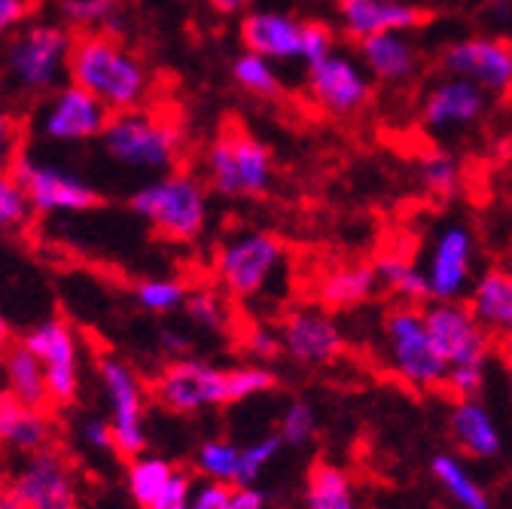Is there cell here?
<instances>
[{"instance_id":"obj_1","label":"cell","mask_w":512,"mask_h":509,"mask_svg":"<svg viewBox=\"0 0 512 509\" xmlns=\"http://www.w3.org/2000/svg\"><path fill=\"white\" fill-rule=\"evenodd\" d=\"M68 80L95 95L110 113L144 107L153 89V74L144 58L113 34L74 37Z\"/></svg>"},{"instance_id":"obj_2","label":"cell","mask_w":512,"mask_h":509,"mask_svg":"<svg viewBox=\"0 0 512 509\" xmlns=\"http://www.w3.org/2000/svg\"><path fill=\"white\" fill-rule=\"evenodd\" d=\"M424 321H427L436 351L445 360V388L442 391L452 400L479 397L488 381V366H491L497 345L473 317L470 305L464 299L427 302Z\"/></svg>"},{"instance_id":"obj_3","label":"cell","mask_w":512,"mask_h":509,"mask_svg":"<svg viewBox=\"0 0 512 509\" xmlns=\"http://www.w3.org/2000/svg\"><path fill=\"white\" fill-rule=\"evenodd\" d=\"M74 37L61 22H31L10 34L0 71L13 98H46L68 77Z\"/></svg>"},{"instance_id":"obj_4","label":"cell","mask_w":512,"mask_h":509,"mask_svg":"<svg viewBox=\"0 0 512 509\" xmlns=\"http://www.w3.org/2000/svg\"><path fill=\"white\" fill-rule=\"evenodd\" d=\"M101 150L128 171L159 177L177 171L186 153V138L171 116L135 107L110 113L101 132Z\"/></svg>"},{"instance_id":"obj_5","label":"cell","mask_w":512,"mask_h":509,"mask_svg":"<svg viewBox=\"0 0 512 509\" xmlns=\"http://www.w3.org/2000/svg\"><path fill=\"white\" fill-rule=\"evenodd\" d=\"M132 211L147 220L168 241H196L205 235L211 220L208 183L186 171H168L150 177L132 193Z\"/></svg>"},{"instance_id":"obj_6","label":"cell","mask_w":512,"mask_h":509,"mask_svg":"<svg viewBox=\"0 0 512 509\" xmlns=\"http://www.w3.org/2000/svg\"><path fill=\"white\" fill-rule=\"evenodd\" d=\"M381 357L397 381L418 394L445 388V360L433 345L424 305L397 302L381 317Z\"/></svg>"},{"instance_id":"obj_7","label":"cell","mask_w":512,"mask_h":509,"mask_svg":"<svg viewBox=\"0 0 512 509\" xmlns=\"http://www.w3.org/2000/svg\"><path fill=\"white\" fill-rule=\"evenodd\" d=\"M202 180L223 199H263L275 183V156L256 135L226 129L202 153Z\"/></svg>"},{"instance_id":"obj_8","label":"cell","mask_w":512,"mask_h":509,"mask_svg":"<svg viewBox=\"0 0 512 509\" xmlns=\"http://www.w3.org/2000/svg\"><path fill=\"white\" fill-rule=\"evenodd\" d=\"M287 266V244L266 229H238L214 250V278L229 299L263 296Z\"/></svg>"},{"instance_id":"obj_9","label":"cell","mask_w":512,"mask_h":509,"mask_svg":"<svg viewBox=\"0 0 512 509\" xmlns=\"http://www.w3.org/2000/svg\"><path fill=\"white\" fill-rule=\"evenodd\" d=\"M424 278L430 302L467 299L479 275V238L473 226L461 217H448L436 223L424 250Z\"/></svg>"},{"instance_id":"obj_10","label":"cell","mask_w":512,"mask_h":509,"mask_svg":"<svg viewBox=\"0 0 512 509\" xmlns=\"http://www.w3.org/2000/svg\"><path fill=\"white\" fill-rule=\"evenodd\" d=\"M98 385L104 391L116 455L135 458L147 452V388L135 366L104 354L98 360Z\"/></svg>"},{"instance_id":"obj_11","label":"cell","mask_w":512,"mask_h":509,"mask_svg":"<svg viewBox=\"0 0 512 509\" xmlns=\"http://www.w3.org/2000/svg\"><path fill=\"white\" fill-rule=\"evenodd\" d=\"M491 101L494 98L470 80L439 74L436 80H430L418 101L421 129L439 141H458L479 129L491 110Z\"/></svg>"},{"instance_id":"obj_12","label":"cell","mask_w":512,"mask_h":509,"mask_svg":"<svg viewBox=\"0 0 512 509\" xmlns=\"http://www.w3.org/2000/svg\"><path fill=\"white\" fill-rule=\"evenodd\" d=\"M153 397L171 415L229 406V369L199 357L168 360L153 381Z\"/></svg>"},{"instance_id":"obj_13","label":"cell","mask_w":512,"mask_h":509,"mask_svg":"<svg viewBox=\"0 0 512 509\" xmlns=\"http://www.w3.org/2000/svg\"><path fill=\"white\" fill-rule=\"evenodd\" d=\"M439 68L470 80L491 98H512V40L503 34H467L445 43Z\"/></svg>"},{"instance_id":"obj_14","label":"cell","mask_w":512,"mask_h":509,"mask_svg":"<svg viewBox=\"0 0 512 509\" xmlns=\"http://www.w3.org/2000/svg\"><path fill=\"white\" fill-rule=\"evenodd\" d=\"M34 214H83L98 205V189L74 168L22 153L13 162Z\"/></svg>"},{"instance_id":"obj_15","label":"cell","mask_w":512,"mask_h":509,"mask_svg":"<svg viewBox=\"0 0 512 509\" xmlns=\"http://www.w3.org/2000/svg\"><path fill=\"white\" fill-rule=\"evenodd\" d=\"M372 77L363 61L333 49L327 58L305 68V92L314 107L330 116H357L372 101Z\"/></svg>"},{"instance_id":"obj_16","label":"cell","mask_w":512,"mask_h":509,"mask_svg":"<svg viewBox=\"0 0 512 509\" xmlns=\"http://www.w3.org/2000/svg\"><path fill=\"white\" fill-rule=\"evenodd\" d=\"M22 342L40 357L46 369L49 403L71 406L80 397V385H83V351L74 327L68 321H61V317H46V321L34 324L25 333Z\"/></svg>"},{"instance_id":"obj_17","label":"cell","mask_w":512,"mask_h":509,"mask_svg":"<svg viewBox=\"0 0 512 509\" xmlns=\"http://www.w3.org/2000/svg\"><path fill=\"white\" fill-rule=\"evenodd\" d=\"M107 119L110 110L95 95L68 80L43 98L37 110V132L52 144H83L101 138Z\"/></svg>"},{"instance_id":"obj_18","label":"cell","mask_w":512,"mask_h":509,"mask_svg":"<svg viewBox=\"0 0 512 509\" xmlns=\"http://www.w3.org/2000/svg\"><path fill=\"white\" fill-rule=\"evenodd\" d=\"M278 333L284 354L299 366H330L348 348L342 327L333 321L327 308L302 305L287 311L284 321L278 324Z\"/></svg>"},{"instance_id":"obj_19","label":"cell","mask_w":512,"mask_h":509,"mask_svg":"<svg viewBox=\"0 0 512 509\" xmlns=\"http://www.w3.org/2000/svg\"><path fill=\"white\" fill-rule=\"evenodd\" d=\"M10 488L25 509H80V488L71 464L52 449L25 455Z\"/></svg>"},{"instance_id":"obj_20","label":"cell","mask_w":512,"mask_h":509,"mask_svg":"<svg viewBox=\"0 0 512 509\" xmlns=\"http://www.w3.org/2000/svg\"><path fill=\"white\" fill-rule=\"evenodd\" d=\"M464 302L497 348L512 345V269L506 263L479 269Z\"/></svg>"},{"instance_id":"obj_21","label":"cell","mask_w":512,"mask_h":509,"mask_svg":"<svg viewBox=\"0 0 512 509\" xmlns=\"http://www.w3.org/2000/svg\"><path fill=\"white\" fill-rule=\"evenodd\" d=\"M336 19L348 40L360 43L388 31H412L424 22V10L409 0H336Z\"/></svg>"},{"instance_id":"obj_22","label":"cell","mask_w":512,"mask_h":509,"mask_svg":"<svg viewBox=\"0 0 512 509\" xmlns=\"http://www.w3.org/2000/svg\"><path fill=\"white\" fill-rule=\"evenodd\" d=\"M448 436H452L458 455L467 461H494L503 455V430L494 412L479 397L452 400L448 409Z\"/></svg>"},{"instance_id":"obj_23","label":"cell","mask_w":512,"mask_h":509,"mask_svg":"<svg viewBox=\"0 0 512 509\" xmlns=\"http://www.w3.org/2000/svg\"><path fill=\"white\" fill-rule=\"evenodd\" d=\"M360 61L375 83L406 86L421 71V49L412 40V31H388L357 43Z\"/></svg>"},{"instance_id":"obj_24","label":"cell","mask_w":512,"mask_h":509,"mask_svg":"<svg viewBox=\"0 0 512 509\" xmlns=\"http://www.w3.org/2000/svg\"><path fill=\"white\" fill-rule=\"evenodd\" d=\"M302 19L281 10H253L241 19V43L247 52L278 61H299L302 46Z\"/></svg>"},{"instance_id":"obj_25","label":"cell","mask_w":512,"mask_h":509,"mask_svg":"<svg viewBox=\"0 0 512 509\" xmlns=\"http://www.w3.org/2000/svg\"><path fill=\"white\" fill-rule=\"evenodd\" d=\"M52 433L55 424L46 409L22 403L10 391L0 394V449L13 455H34L49 449Z\"/></svg>"},{"instance_id":"obj_26","label":"cell","mask_w":512,"mask_h":509,"mask_svg":"<svg viewBox=\"0 0 512 509\" xmlns=\"http://www.w3.org/2000/svg\"><path fill=\"white\" fill-rule=\"evenodd\" d=\"M378 278L369 263H345L320 275L317 299L327 311H348L366 305L378 293Z\"/></svg>"},{"instance_id":"obj_27","label":"cell","mask_w":512,"mask_h":509,"mask_svg":"<svg viewBox=\"0 0 512 509\" xmlns=\"http://www.w3.org/2000/svg\"><path fill=\"white\" fill-rule=\"evenodd\" d=\"M430 476L439 491L452 500L458 509H491V494L482 479L473 473L464 455L458 452H439L430 458Z\"/></svg>"},{"instance_id":"obj_28","label":"cell","mask_w":512,"mask_h":509,"mask_svg":"<svg viewBox=\"0 0 512 509\" xmlns=\"http://www.w3.org/2000/svg\"><path fill=\"white\" fill-rule=\"evenodd\" d=\"M0 366H4L7 391L37 409L49 406V385H46V369L40 357L25 342H10V348L0 354Z\"/></svg>"},{"instance_id":"obj_29","label":"cell","mask_w":512,"mask_h":509,"mask_svg":"<svg viewBox=\"0 0 512 509\" xmlns=\"http://www.w3.org/2000/svg\"><path fill=\"white\" fill-rule=\"evenodd\" d=\"M302 506L305 509H360L351 473L330 461L311 464L305 476V488H302Z\"/></svg>"},{"instance_id":"obj_30","label":"cell","mask_w":512,"mask_h":509,"mask_svg":"<svg viewBox=\"0 0 512 509\" xmlns=\"http://www.w3.org/2000/svg\"><path fill=\"white\" fill-rule=\"evenodd\" d=\"M378 287L388 290L391 296H397L406 305H424L430 302V290H427V278L418 260L406 257L400 250L381 253V257L372 263Z\"/></svg>"},{"instance_id":"obj_31","label":"cell","mask_w":512,"mask_h":509,"mask_svg":"<svg viewBox=\"0 0 512 509\" xmlns=\"http://www.w3.org/2000/svg\"><path fill=\"white\" fill-rule=\"evenodd\" d=\"M415 180L430 199H452L464 183V165L452 150L433 147L418 156Z\"/></svg>"},{"instance_id":"obj_32","label":"cell","mask_w":512,"mask_h":509,"mask_svg":"<svg viewBox=\"0 0 512 509\" xmlns=\"http://www.w3.org/2000/svg\"><path fill=\"white\" fill-rule=\"evenodd\" d=\"M174 464L162 455H150V452H141L135 458H128V467H125V488L132 494V500L144 509L162 488L165 482L174 476Z\"/></svg>"},{"instance_id":"obj_33","label":"cell","mask_w":512,"mask_h":509,"mask_svg":"<svg viewBox=\"0 0 512 509\" xmlns=\"http://www.w3.org/2000/svg\"><path fill=\"white\" fill-rule=\"evenodd\" d=\"M238 461H241V445L214 436V439H205L196 449V455H192V470H196L199 479H208V482L238 485Z\"/></svg>"},{"instance_id":"obj_34","label":"cell","mask_w":512,"mask_h":509,"mask_svg":"<svg viewBox=\"0 0 512 509\" xmlns=\"http://www.w3.org/2000/svg\"><path fill=\"white\" fill-rule=\"evenodd\" d=\"M64 28L83 34H107L119 22V0H58Z\"/></svg>"},{"instance_id":"obj_35","label":"cell","mask_w":512,"mask_h":509,"mask_svg":"<svg viewBox=\"0 0 512 509\" xmlns=\"http://www.w3.org/2000/svg\"><path fill=\"white\" fill-rule=\"evenodd\" d=\"M183 311L189 317V324L202 330V333H226L229 324H232V311H229V302H226V293L220 290H211V287H196L189 290L186 302H183Z\"/></svg>"},{"instance_id":"obj_36","label":"cell","mask_w":512,"mask_h":509,"mask_svg":"<svg viewBox=\"0 0 512 509\" xmlns=\"http://www.w3.org/2000/svg\"><path fill=\"white\" fill-rule=\"evenodd\" d=\"M232 80L256 98H275L281 92V74L275 61L247 49L232 61Z\"/></svg>"},{"instance_id":"obj_37","label":"cell","mask_w":512,"mask_h":509,"mask_svg":"<svg viewBox=\"0 0 512 509\" xmlns=\"http://www.w3.org/2000/svg\"><path fill=\"white\" fill-rule=\"evenodd\" d=\"M287 449L284 439L275 433H263V436H256L250 442L241 445V461H238V485H256L260 482V476L281 458V452Z\"/></svg>"},{"instance_id":"obj_38","label":"cell","mask_w":512,"mask_h":509,"mask_svg":"<svg viewBox=\"0 0 512 509\" xmlns=\"http://www.w3.org/2000/svg\"><path fill=\"white\" fill-rule=\"evenodd\" d=\"M34 208L13 168H0V232H19L31 223Z\"/></svg>"},{"instance_id":"obj_39","label":"cell","mask_w":512,"mask_h":509,"mask_svg":"<svg viewBox=\"0 0 512 509\" xmlns=\"http://www.w3.org/2000/svg\"><path fill=\"white\" fill-rule=\"evenodd\" d=\"M132 296L147 314H174L183 308L189 287L180 278H144L135 284Z\"/></svg>"},{"instance_id":"obj_40","label":"cell","mask_w":512,"mask_h":509,"mask_svg":"<svg viewBox=\"0 0 512 509\" xmlns=\"http://www.w3.org/2000/svg\"><path fill=\"white\" fill-rule=\"evenodd\" d=\"M275 385H278V375L266 363L232 366L229 369V406L266 397L269 391H275Z\"/></svg>"},{"instance_id":"obj_41","label":"cell","mask_w":512,"mask_h":509,"mask_svg":"<svg viewBox=\"0 0 512 509\" xmlns=\"http://www.w3.org/2000/svg\"><path fill=\"white\" fill-rule=\"evenodd\" d=\"M317 433V412L308 400H290L281 409L278 418V436L284 439L287 449H305L314 442Z\"/></svg>"},{"instance_id":"obj_42","label":"cell","mask_w":512,"mask_h":509,"mask_svg":"<svg viewBox=\"0 0 512 509\" xmlns=\"http://www.w3.org/2000/svg\"><path fill=\"white\" fill-rule=\"evenodd\" d=\"M241 345L253 363H269L284 354L281 333H278V327H269V324H250L241 336Z\"/></svg>"},{"instance_id":"obj_43","label":"cell","mask_w":512,"mask_h":509,"mask_svg":"<svg viewBox=\"0 0 512 509\" xmlns=\"http://www.w3.org/2000/svg\"><path fill=\"white\" fill-rule=\"evenodd\" d=\"M336 49V34L327 22H305L302 25V46H299V61L308 68L314 61L327 58Z\"/></svg>"},{"instance_id":"obj_44","label":"cell","mask_w":512,"mask_h":509,"mask_svg":"<svg viewBox=\"0 0 512 509\" xmlns=\"http://www.w3.org/2000/svg\"><path fill=\"white\" fill-rule=\"evenodd\" d=\"M192 491H196V479L189 470H174V476L165 482V488L144 506V509H189Z\"/></svg>"},{"instance_id":"obj_45","label":"cell","mask_w":512,"mask_h":509,"mask_svg":"<svg viewBox=\"0 0 512 509\" xmlns=\"http://www.w3.org/2000/svg\"><path fill=\"white\" fill-rule=\"evenodd\" d=\"M22 156V129L19 119L10 110L7 98L0 95V168H13V162Z\"/></svg>"},{"instance_id":"obj_46","label":"cell","mask_w":512,"mask_h":509,"mask_svg":"<svg viewBox=\"0 0 512 509\" xmlns=\"http://www.w3.org/2000/svg\"><path fill=\"white\" fill-rule=\"evenodd\" d=\"M77 436L86 445L89 452H116V442H113V427L107 418L101 415H86L77 424Z\"/></svg>"},{"instance_id":"obj_47","label":"cell","mask_w":512,"mask_h":509,"mask_svg":"<svg viewBox=\"0 0 512 509\" xmlns=\"http://www.w3.org/2000/svg\"><path fill=\"white\" fill-rule=\"evenodd\" d=\"M235 500V485L226 482H196V491H192V506L189 509H232Z\"/></svg>"},{"instance_id":"obj_48","label":"cell","mask_w":512,"mask_h":509,"mask_svg":"<svg viewBox=\"0 0 512 509\" xmlns=\"http://www.w3.org/2000/svg\"><path fill=\"white\" fill-rule=\"evenodd\" d=\"M31 16V0H0V37L16 34Z\"/></svg>"},{"instance_id":"obj_49","label":"cell","mask_w":512,"mask_h":509,"mask_svg":"<svg viewBox=\"0 0 512 509\" xmlns=\"http://www.w3.org/2000/svg\"><path fill=\"white\" fill-rule=\"evenodd\" d=\"M159 348L171 357V360H180V357H192V336L180 327H165L159 333Z\"/></svg>"},{"instance_id":"obj_50","label":"cell","mask_w":512,"mask_h":509,"mask_svg":"<svg viewBox=\"0 0 512 509\" xmlns=\"http://www.w3.org/2000/svg\"><path fill=\"white\" fill-rule=\"evenodd\" d=\"M485 19L497 34L506 37V31H512V0H485Z\"/></svg>"},{"instance_id":"obj_51","label":"cell","mask_w":512,"mask_h":509,"mask_svg":"<svg viewBox=\"0 0 512 509\" xmlns=\"http://www.w3.org/2000/svg\"><path fill=\"white\" fill-rule=\"evenodd\" d=\"M232 509H269V497L256 485H241V488H235Z\"/></svg>"},{"instance_id":"obj_52","label":"cell","mask_w":512,"mask_h":509,"mask_svg":"<svg viewBox=\"0 0 512 509\" xmlns=\"http://www.w3.org/2000/svg\"><path fill=\"white\" fill-rule=\"evenodd\" d=\"M208 4L223 16H235V13H244V7L250 4V0H208Z\"/></svg>"},{"instance_id":"obj_53","label":"cell","mask_w":512,"mask_h":509,"mask_svg":"<svg viewBox=\"0 0 512 509\" xmlns=\"http://www.w3.org/2000/svg\"><path fill=\"white\" fill-rule=\"evenodd\" d=\"M0 509H25L13 488H0Z\"/></svg>"},{"instance_id":"obj_54","label":"cell","mask_w":512,"mask_h":509,"mask_svg":"<svg viewBox=\"0 0 512 509\" xmlns=\"http://www.w3.org/2000/svg\"><path fill=\"white\" fill-rule=\"evenodd\" d=\"M500 366H503V375H506V385L512 391V345L500 348Z\"/></svg>"},{"instance_id":"obj_55","label":"cell","mask_w":512,"mask_h":509,"mask_svg":"<svg viewBox=\"0 0 512 509\" xmlns=\"http://www.w3.org/2000/svg\"><path fill=\"white\" fill-rule=\"evenodd\" d=\"M10 348V321L4 317V311H0V354H4Z\"/></svg>"},{"instance_id":"obj_56","label":"cell","mask_w":512,"mask_h":509,"mask_svg":"<svg viewBox=\"0 0 512 509\" xmlns=\"http://www.w3.org/2000/svg\"><path fill=\"white\" fill-rule=\"evenodd\" d=\"M503 196H506V205H509V211H512V162H509V168H506V174H503Z\"/></svg>"},{"instance_id":"obj_57","label":"cell","mask_w":512,"mask_h":509,"mask_svg":"<svg viewBox=\"0 0 512 509\" xmlns=\"http://www.w3.org/2000/svg\"><path fill=\"white\" fill-rule=\"evenodd\" d=\"M506 266L512 269V241H509V250H506Z\"/></svg>"},{"instance_id":"obj_58","label":"cell","mask_w":512,"mask_h":509,"mask_svg":"<svg viewBox=\"0 0 512 509\" xmlns=\"http://www.w3.org/2000/svg\"><path fill=\"white\" fill-rule=\"evenodd\" d=\"M409 4H415V0H409Z\"/></svg>"}]
</instances>
